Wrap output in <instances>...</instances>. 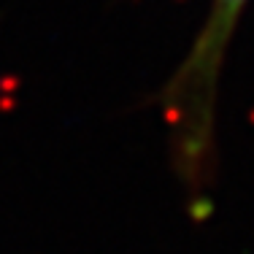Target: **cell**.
<instances>
[{"instance_id": "cell-1", "label": "cell", "mask_w": 254, "mask_h": 254, "mask_svg": "<svg viewBox=\"0 0 254 254\" xmlns=\"http://www.w3.org/2000/svg\"><path fill=\"white\" fill-rule=\"evenodd\" d=\"M252 0H211L192 49L162 92L179 176L200 200L216 165V100L225 57Z\"/></svg>"}]
</instances>
